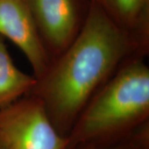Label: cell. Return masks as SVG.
I'll return each mask as SVG.
<instances>
[{
  "instance_id": "1",
  "label": "cell",
  "mask_w": 149,
  "mask_h": 149,
  "mask_svg": "<svg viewBox=\"0 0 149 149\" xmlns=\"http://www.w3.org/2000/svg\"><path fill=\"white\" fill-rule=\"evenodd\" d=\"M135 56L147 53L91 2L78 35L52 61L29 94L42 102L58 133L68 137L91 99Z\"/></svg>"
},
{
  "instance_id": "2",
  "label": "cell",
  "mask_w": 149,
  "mask_h": 149,
  "mask_svg": "<svg viewBox=\"0 0 149 149\" xmlns=\"http://www.w3.org/2000/svg\"><path fill=\"white\" fill-rule=\"evenodd\" d=\"M149 123V67L145 56L123 65L87 104L68 135L70 148L122 142Z\"/></svg>"
},
{
  "instance_id": "3",
  "label": "cell",
  "mask_w": 149,
  "mask_h": 149,
  "mask_svg": "<svg viewBox=\"0 0 149 149\" xmlns=\"http://www.w3.org/2000/svg\"><path fill=\"white\" fill-rule=\"evenodd\" d=\"M0 143L5 149H70L37 97L28 94L0 109Z\"/></svg>"
},
{
  "instance_id": "4",
  "label": "cell",
  "mask_w": 149,
  "mask_h": 149,
  "mask_svg": "<svg viewBox=\"0 0 149 149\" xmlns=\"http://www.w3.org/2000/svg\"><path fill=\"white\" fill-rule=\"evenodd\" d=\"M25 3L51 62L78 35L91 4L89 0H25Z\"/></svg>"
},
{
  "instance_id": "5",
  "label": "cell",
  "mask_w": 149,
  "mask_h": 149,
  "mask_svg": "<svg viewBox=\"0 0 149 149\" xmlns=\"http://www.w3.org/2000/svg\"><path fill=\"white\" fill-rule=\"evenodd\" d=\"M0 36L21 50L37 79L45 74L51 59L39 37L25 0H0Z\"/></svg>"
},
{
  "instance_id": "6",
  "label": "cell",
  "mask_w": 149,
  "mask_h": 149,
  "mask_svg": "<svg viewBox=\"0 0 149 149\" xmlns=\"http://www.w3.org/2000/svg\"><path fill=\"white\" fill-rule=\"evenodd\" d=\"M105 13L118 27L148 54L149 0H89Z\"/></svg>"
},
{
  "instance_id": "7",
  "label": "cell",
  "mask_w": 149,
  "mask_h": 149,
  "mask_svg": "<svg viewBox=\"0 0 149 149\" xmlns=\"http://www.w3.org/2000/svg\"><path fill=\"white\" fill-rule=\"evenodd\" d=\"M36 84L34 75L26 74L13 63L5 39L0 36V109L28 95Z\"/></svg>"
},
{
  "instance_id": "8",
  "label": "cell",
  "mask_w": 149,
  "mask_h": 149,
  "mask_svg": "<svg viewBox=\"0 0 149 149\" xmlns=\"http://www.w3.org/2000/svg\"><path fill=\"white\" fill-rule=\"evenodd\" d=\"M75 149H149V123L138 128L128 139L106 146H86Z\"/></svg>"
},
{
  "instance_id": "9",
  "label": "cell",
  "mask_w": 149,
  "mask_h": 149,
  "mask_svg": "<svg viewBox=\"0 0 149 149\" xmlns=\"http://www.w3.org/2000/svg\"><path fill=\"white\" fill-rule=\"evenodd\" d=\"M0 149H5L4 148V147H3V146L1 143H0Z\"/></svg>"
}]
</instances>
